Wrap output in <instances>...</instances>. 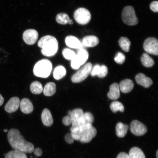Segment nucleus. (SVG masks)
<instances>
[{
  "instance_id": "obj_1",
  "label": "nucleus",
  "mask_w": 158,
  "mask_h": 158,
  "mask_svg": "<svg viewBox=\"0 0 158 158\" xmlns=\"http://www.w3.org/2000/svg\"><path fill=\"white\" fill-rule=\"evenodd\" d=\"M7 138L12 148L15 150L25 153H31L35 149L32 143L27 142L18 130L12 128L8 132Z\"/></svg>"
},
{
  "instance_id": "obj_2",
  "label": "nucleus",
  "mask_w": 158,
  "mask_h": 158,
  "mask_svg": "<svg viewBox=\"0 0 158 158\" xmlns=\"http://www.w3.org/2000/svg\"><path fill=\"white\" fill-rule=\"evenodd\" d=\"M38 46L42 48L41 52L44 56H54L58 49V43L54 36L47 35L41 38L38 43Z\"/></svg>"
},
{
  "instance_id": "obj_3",
  "label": "nucleus",
  "mask_w": 158,
  "mask_h": 158,
  "mask_svg": "<svg viewBox=\"0 0 158 158\" xmlns=\"http://www.w3.org/2000/svg\"><path fill=\"white\" fill-rule=\"evenodd\" d=\"M52 65L48 59H42L37 62L33 68V73L35 76L39 77L46 78L52 72Z\"/></svg>"
},
{
  "instance_id": "obj_4",
  "label": "nucleus",
  "mask_w": 158,
  "mask_h": 158,
  "mask_svg": "<svg viewBox=\"0 0 158 158\" xmlns=\"http://www.w3.org/2000/svg\"><path fill=\"white\" fill-rule=\"evenodd\" d=\"M81 129V136L80 141L82 143H88L92 141L93 138L95 137L97 131L96 128L92 124L80 127Z\"/></svg>"
},
{
  "instance_id": "obj_5",
  "label": "nucleus",
  "mask_w": 158,
  "mask_h": 158,
  "mask_svg": "<svg viewBox=\"0 0 158 158\" xmlns=\"http://www.w3.org/2000/svg\"><path fill=\"white\" fill-rule=\"evenodd\" d=\"M122 17L123 23L128 25L134 26L138 23L135 10L131 6H128L124 8L122 11Z\"/></svg>"
},
{
  "instance_id": "obj_6",
  "label": "nucleus",
  "mask_w": 158,
  "mask_h": 158,
  "mask_svg": "<svg viewBox=\"0 0 158 158\" xmlns=\"http://www.w3.org/2000/svg\"><path fill=\"white\" fill-rule=\"evenodd\" d=\"M92 68L91 63H88L85 64L76 73L73 75L72 78V81L76 83L83 81L90 74Z\"/></svg>"
},
{
  "instance_id": "obj_7",
  "label": "nucleus",
  "mask_w": 158,
  "mask_h": 158,
  "mask_svg": "<svg viewBox=\"0 0 158 158\" xmlns=\"http://www.w3.org/2000/svg\"><path fill=\"white\" fill-rule=\"evenodd\" d=\"M88 57L89 54L87 51L84 48L79 49L77 54L74 58L71 60V66L75 70L78 69L86 62Z\"/></svg>"
},
{
  "instance_id": "obj_8",
  "label": "nucleus",
  "mask_w": 158,
  "mask_h": 158,
  "mask_svg": "<svg viewBox=\"0 0 158 158\" xmlns=\"http://www.w3.org/2000/svg\"><path fill=\"white\" fill-rule=\"evenodd\" d=\"M74 18L78 24L85 25L89 22L91 19V15L88 9L85 8H80L74 13Z\"/></svg>"
},
{
  "instance_id": "obj_9",
  "label": "nucleus",
  "mask_w": 158,
  "mask_h": 158,
  "mask_svg": "<svg viewBox=\"0 0 158 158\" xmlns=\"http://www.w3.org/2000/svg\"><path fill=\"white\" fill-rule=\"evenodd\" d=\"M144 50L150 54L158 55V41L155 37H149L146 39L143 43Z\"/></svg>"
},
{
  "instance_id": "obj_10",
  "label": "nucleus",
  "mask_w": 158,
  "mask_h": 158,
  "mask_svg": "<svg viewBox=\"0 0 158 158\" xmlns=\"http://www.w3.org/2000/svg\"><path fill=\"white\" fill-rule=\"evenodd\" d=\"M130 130L134 135L140 136L147 133L148 130L146 126L138 120H133L130 124Z\"/></svg>"
},
{
  "instance_id": "obj_11",
  "label": "nucleus",
  "mask_w": 158,
  "mask_h": 158,
  "mask_svg": "<svg viewBox=\"0 0 158 158\" xmlns=\"http://www.w3.org/2000/svg\"><path fill=\"white\" fill-rule=\"evenodd\" d=\"M39 37L38 32L35 29L27 30L23 34V39L27 44L32 45L36 43Z\"/></svg>"
},
{
  "instance_id": "obj_12",
  "label": "nucleus",
  "mask_w": 158,
  "mask_h": 158,
  "mask_svg": "<svg viewBox=\"0 0 158 158\" xmlns=\"http://www.w3.org/2000/svg\"><path fill=\"white\" fill-rule=\"evenodd\" d=\"M65 42L67 46L70 48L78 49L83 48L84 45L82 43L77 37L73 35L67 36L65 38Z\"/></svg>"
},
{
  "instance_id": "obj_13",
  "label": "nucleus",
  "mask_w": 158,
  "mask_h": 158,
  "mask_svg": "<svg viewBox=\"0 0 158 158\" xmlns=\"http://www.w3.org/2000/svg\"><path fill=\"white\" fill-rule=\"evenodd\" d=\"M20 104V100L18 98L13 97L10 99L5 107V111L11 113L16 111Z\"/></svg>"
},
{
  "instance_id": "obj_14",
  "label": "nucleus",
  "mask_w": 158,
  "mask_h": 158,
  "mask_svg": "<svg viewBox=\"0 0 158 158\" xmlns=\"http://www.w3.org/2000/svg\"><path fill=\"white\" fill-rule=\"evenodd\" d=\"M20 107L21 111L25 114H29L33 110V106L32 102L28 98H24L20 102Z\"/></svg>"
},
{
  "instance_id": "obj_15",
  "label": "nucleus",
  "mask_w": 158,
  "mask_h": 158,
  "mask_svg": "<svg viewBox=\"0 0 158 158\" xmlns=\"http://www.w3.org/2000/svg\"><path fill=\"white\" fill-rule=\"evenodd\" d=\"M135 79L137 83L144 88H149L153 84L151 79L146 77L143 74L139 73L136 75Z\"/></svg>"
},
{
  "instance_id": "obj_16",
  "label": "nucleus",
  "mask_w": 158,
  "mask_h": 158,
  "mask_svg": "<svg viewBox=\"0 0 158 158\" xmlns=\"http://www.w3.org/2000/svg\"><path fill=\"white\" fill-rule=\"evenodd\" d=\"M83 114V111L80 108L72 110L70 116L72 121V127H79V120Z\"/></svg>"
},
{
  "instance_id": "obj_17",
  "label": "nucleus",
  "mask_w": 158,
  "mask_h": 158,
  "mask_svg": "<svg viewBox=\"0 0 158 158\" xmlns=\"http://www.w3.org/2000/svg\"><path fill=\"white\" fill-rule=\"evenodd\" d=\"M41 120L43 124L47 127H49L53 123V119L51 112L48 109L43 110L41 116Z\"/></svg>"
},
{
  "instance_id": "obj_18",
  "label": "nucleus",
  "mask_w": 158,
  "mask_h": 158,
  "mask_svg": "<svg viewBox=\"0 0 158 158\" xmlns=\"http://www.w3.org/2000/svg\"><path fill=\"white\" fill-rule=\"evenodd\" d=\"M133 81L130 79H125L121 81L119 85L120 90L124 94L128 93L131 91L134 88Z\"/></svg>"
},
{
  "instance_id": "obj_19",
  "label": "nucleus",
  "mask_w": 158,
  "mask_h": 158,
  "mask_svg": "<svg viewBox=\"0 0 158 158\" xmlns=\"http://www.w3.org/2000/svg\"><path fill=\"white\" fill-rule=\"evenodd\" d=\"M99 42V40L97 37L94 35H88L83 39L82 43L85 47H93L97 46Z\"/></svg>"
},
{
  "instance_id": "obj_20",
  "label": "nucleus",
  "mask_w": 158,
  "mask_h": 158,
  "mask_svg": "<svg viewBox=\"0 0 158 158\" xmlns=\"http://www.w3.org/2000/svg\"><path fill=\"white\" fill-rule=\"evenodd\" d=\"M110 99L116 100L120 98V90L119 85L117 83H114L110 86V91L107 94Z\"/></svg>"
},
{
  "instance_id": "obj_21",
  "label": "nucleus",
  "mask_w": 158,
  "mask_h": 158,
  "mask_svg": "<svg viewBox=\"0 0 158 158\" xmlns=\"http://www.w3.org/2000/svg\"><path fill=\"white\" fill-rule=\"evenodd\" d=\"M94 122V118L93 115L90 112H86L84 113L79 120V127L84 126L88 124H92Z\"/></svg>"
},
{
  "instance_id": "obj_22",
  "label": "nucleus",
  "mask_w": 158,
  "mask_h": 158,
  "mask_svg": "<svg viewBox=\"0 0 158 158\" xmlns=\"http://www.w3.org/2000/svg\"><path fill=\"white\" fill-rule=\"evenodd\" d=\"M129 128L128 126L119 122L116 125V135L119 138H123L126 135Z\"/></svg>"
},
{
  "instance_id": "obj_23",
  "label": "nucleus",
  "mask_w": 158,
  "mask_h": 158,
  "mask_svg": "<svg viewBox=\"0 0 158 158\" xmlns=\"http://www.w3.org/2000/svg\"><path fill=\"white\" fill-rule=\"evenodd\" d=\"M43 94L46 96H51L53 95L56 92V85L54 83L49 82L45 85Z\"/></svg>"
},
{
  "instance_id": "obj_24",
  "label": "nucleus",
  "mask_w": 158,
  "mask_h": 158,
  "mask_svg": "<svg viewBox=\"0 0 158 158\" xmlns=\"http://www.w3.org/2000/svg\"><path fill=\"white\" fill-rule=\"evenodd\" d=\"M66 73V69L62 66H57L53 72V76L56 80H59L65 76Z\"/></svg>"
},
{
  "instance_id": "obj_25",
  "label": "nucleus",
  "mask_w": 158,
  "mask_h": 158,
  "mask_svg": "<svg viewBox=\"0 0 158 158\" xmlns=\"http://www.w3.org/2000/svg\"><path fill=\"white\" fill-rule=\"evenodd\" d=\"M128 155L130 158H146L143 151L137 147L132 148Z\"/></svg>"
},
{
  "instance_id": "obj_26",
  "label": "nucleus",
  "mask_w": 158,
  "mask_h": 158,
  "mask_svg": "<svg viewBox=\"0 0 158 158\" xmlns=\"http://www.w3.org/2000/svg\"><path fill=\"white\" fill-rule=\"evenodd\" d=\"M141 61L143 66L147 68H150L153 66L155 64L153 59L147 53H144L142 55Z\"/></svg>"
},
{
  "instance_id": "obj_27",
  "label": "nucleus",
  "mask_w": 158,
  "mask_h": 158,
  "mask_svg": "<svg viewBox=\"0 0 158 158\" xmlns=\"http://www.w3.org/2000/svg\"><path fill=\"white\" fill-rule=\"evenodd\" d=\"M118 44L122 50L125 52H128L129 51L131 42L127 37H121L118 40Z\"/></svg>"
},
{
  "instance_id": "obj_28",
  "label": "nucleus",
  "mask_w": 158,
  "mask_h": 158,
  "mask_svg": "<svg viewBox=\"0 0 158 158\" xmlns=\"http://www.w3.org/2000/svg\"><path fill=\"white\" fill-rule=\"evenodd\" d=\"M30 89L31 92L35 94H40L43 91L42 84L38 81H34L31 83Z\"/></svg>"
},
{
  "instance_id": "obj_29",
  "label": "nucleus",
  "mask_w": 158,
  "mask_h": 158,
  "mask_svg": "<svg viewBox=\"0 0 158 158\" xmlns=\"http://www.w3.org/2000/svg\"><path fill=\"white\" fill-rule=\"evenodd\" d=\"M56 21L59 24L64 25L69 23L70 19L69 15L65 13H60L56 15Z\"/></svg>"
},
{
  "instance_id": "obj_30",
  "label": "nucleus",
  "mask_w": 158,
  "mask_h": 158,
  "mask_svg": "<svg viewBox=\"0 0 158 158\" xmlns=\"http://www.w3.org/2000/svg\"><path fill=\"white\" fill-rule=\"evenodd\" d=\"M5 158H27L25 153L14 150L10 151L5 155Z\"/></svg>"
},
{
  "instance_id": "obj_31",
  "label": "nucleus",
  "mask_w": 158,
  "mask_h": 158,
  "mask_svg": "<svg viewBox=\"0 0 158 158\" xmlns=\"http://www.w3.org/2000/svg\"><path fill=\"white\" fill-rule=\"evenodd\" d=\"M110 108L112 112L116 113L118 111L123 112L124 108L123 105L118 102H112L110 105Z\"/></svg>"
},
{
  "instance_id": "obj_32",
  "label": "nucleus",
  "mask_w": 158,
  "mask_h": 158,
  "mask_svg": "<svg viewBox=\"0 0 158 158\" xmlns=\"http://www.w3.org/2000/svg\"><path fill=\"white\" fill-rule=\"evenodd\" d=\"M62 55L65 59L69 60H72L76 56V54L73 51L70 49L65 48L63 49Z\"/></svg>"
},
{
  "instance_id": "obj_33",
  "label": "nucleus",
  "mask_w": 158,
  "mask_h": 158,
  "mask_svg": "<svg viewBox=\"0 0 158 158\" xmlns=\"http://www.w3.org/2000/svg\"><path fill=\"white\" fill-rule=\"evenodd\" d=\"M71 134L74 140L76 141H80L81 136V129L80 127H72L70 128Z\"/></svg>"
},
{
  "instance_id": "obj_34",
  "label": "nucleus",
  "mask_w": 158,
  "mask_h": 158,
  "mask_svg": "<svg viewBox=\"0 0 158 158\" xmlns=\"http://www.w3.org/2000/svg\"><path fill=\"white\" fill-rule=\"evenodd\" d=\"M126 57L123 53L118 52L114 58V61L118 64H122L125 60Z\"/></svg>"
},
{
  "instance_id": "obj_35",
  "label": "nucleus",
  "mask_w": 158,
  "mask_h": 158,
  "mask_svg": "<svg viewBox=\"0 0 158 158\" xmlns=\"http://www.w3.org/2000/svg\"><path fill=\"white\" fill-rule=\"evenodd\" d=\"M108 73V69L107 67L105 65H102L100 66L97 76L100 78H104L106 76Z\"/></svg>"
},
{
  "instance_id": "obj_36",
  "label": "nucleus",
  "mask_w": 158,
  "mask_h": 158,
  "mask_svg": "<svg viewBox=\"0 0 158 158\" xmlns=\"http://www.w3.org/2000/svg\"><path fill=\"white\" fill-rule=\"evenodd\" d=\"M64 139L66 143L69 144L73 143L75 140L71 133L67 134L65 136Z\"/></svg>"
},
{
  "instance_id": "obj_37",
  "label": "nucleus",
  "mask_w": 158,
  "mask_h": 158,
  "mask_svg": "<svg viewBox=\"0 0 158 158\" xmlns=\"http://www.w3.org/2000/svg\"><path fill=\"white\" fill-rule=\"evenodd\" d=\"M150 9L154 12H157L158 11V2L157 1H153L150 6Z\"/></svg>"
},
{
  "instance_id": "obj_38",
  "label": "nucleus",
  "mask_w": 158,
  "mask_h": 158,
  "mask_svg": "<svg viewBox=\"0 0 158 158\" xmlns=\"http://www.w3.org/2000/svg\"><path fill=\"white\" fill-rule=\"evenodd\" d=\"M100 68V65L97 64L95 65L93 68H92L91 71L90 73L91 76H94L97 75L98 73L99 70Z\"/></svg>"
},
{
  "instance_id": "obj_39",
  "label": "nucleus",
  "mask_w": 158,
  "mask_h": 158,
  "mask_svg": "<svg viewBox=\"0 0 158 158\" xmlns=\"http://www.w3.org/2000/svg\"><path fill=\"white\" fill-rule=\"evenodd\" d=\"M62 122L64 125L66 126H69L72 124L70 116H64L62 119Z\"/></svg>"
},
{
  "instance_id": "obj_40",
  "label": "nucleus",
  "mask_w": 158,
  "mask_h": 158,
  "mask_svg": "<svg viewBox=\"0 0 158 158\" xmlns=\"http://www.w3.org/2000/svg\"><path fill=\"white\" fill-rule=\"evenodd\" d=\"M33 152L37 157H40L42 155L43 151L40 148H36L33 150Z\"/></svg>"
},
{
  "instance_id": "obj_41",
  "label": "nucleus",
  "mask_w": 158,
  "mask_h": 158,
  "mask_svg": "<svg viewBox=\"0 0 158 158\" xmlns=\"http://www.w3.org/2000/svg\"><path fill=\"white\" fill-rule=\"evenodd\" d=\"M117 158H130L127 153L124 152L120 153L117 156Z\"/></svg>"
},
{
  "instance_id": "obj_42",
  "label": "nucleus",
  "mask_w": 158,
  "mask_h": 158,
  "mask_svg": "<svg viewBox=\"0 0 158 158\" xmlns=\"http://www.w3.org/2000/svg\"><path fill=\"white\" fill-rule=\"evenodd\" d=\"M4 101V98L3 97V96H2L1 94H0V106H2L3 103Z\"/></svg>"
},
{
  "instance_id": "obj_43",
  "label": "nucleus",
  "mask_w": 158,
  "mask_h": 158,
  "mask_svg": "<svg viewBox=\"0 0 158 158\" xmlns=\"http://www.w3.org/2000/svg\"><path fill=\"white\" fill-rule=\"evenodd\" d=\"M69 24H70V25H72L73 24V22L72 20L70 19V22H69Z\"/></svg>"
},
{
  "instance_id": "obj_44",
  "label": "nucleus",
  "mask_w": 158,
  "mask_h": 158,
  "mask_svg": "<svg viewBox=\"0 0 158 158\" xmlns=\"http://www.w3.org/2000/svg\"><path fill=\"white\" fill-rule=\"evenodd\" d=\"M71 113H72V111H71V110H69L68 112L69 116H70Z\"/></svg>"
},
{
  "instance_id": "obj_45",
  "label": "nucleus",
  "mask_w": 158,
  "mask_h": 158,
  "mask_svg": "<svg viewBox=\"0 0 158 158\" xmlns=\"http://www.w3.org/2000/svg\"><path fill=\"white\" fill-rule=\"evenodd\" d=\"M7 131H8V130L7 129H5V130H4V131L5 132H6Z\"/></svg>"
},
{
  "instance_id": "obj_46",
  "label": "nucleus",
  "mask_w": 158,
  "mask_h": 158,
  "mask_svg": "<svg viewBox=\"0 0 158 158\" xmlns=\"http://www.w3.org/2000/svg\"><path fill=\"white\" fill-rule=\"evenodd\" d=\"M158 151H157V153H156V156H157V158H158Z\"/></svg>"
},
{
  "instance_id": "obj_47",
  "label": "nucleus",
  "mask_w": 158,
  "mask_h": 158,
  "mask_svg": "<svg viewBox=\"0 0 158 158\" xmlns=\"http://www.w3.org/2000/svg\"><path fill=\"white\" fill-rule=\"evenodd\" d=\"M36 158V157H35V158Z\"/></svg>"
}]
</instances>
